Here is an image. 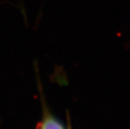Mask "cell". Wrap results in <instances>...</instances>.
<instances>
[{
  "label": "cell",
  "instance_id": "cell-1",
  "mask_svg": "<svg viewBox=\"0 0 130 129\" xmlns=\"http://www.w3.org/2000/svg\"><path fill=\"white\" fill-rule=\"evenodd\" d=\"M38 129H65V127L55 117L51 114H47L39 123Z\"/></svg>",
  "mask_w": 130,
  "mask_h": 129
}]
</instances>
